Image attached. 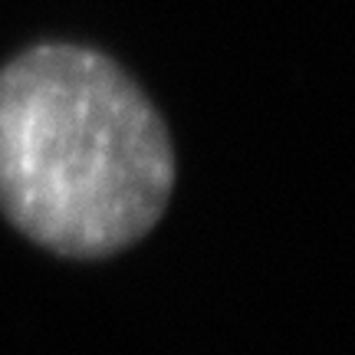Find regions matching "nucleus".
<instances>
[{
	"mask_svg": "<svg viewBox=\"0 0 355 355\" xmlns=\"http://www.w3.org/2000/svg\"><path fill=\"white\" fill-rule=\"evenodd\" d=\"M171 191L165 122L109 56L46 43L0 69V211L24 237L112 257L162 220Z\"/></svg>",
	"mask_w": 355,
	"mask_h": 355,
	"instance_id": "nucleus-1",
	"label": "nucleus"
}]
</instances>
